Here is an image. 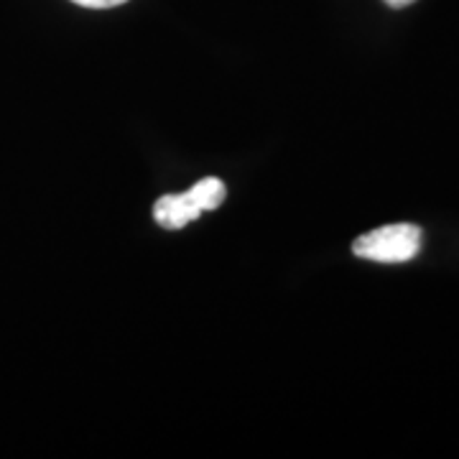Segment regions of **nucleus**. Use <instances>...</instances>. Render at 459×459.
Masks as SVG:
<instances>
[{
	"instance_id": "obj_1",
	"label": "nucleus",
	"mask_w": 459,
	"mask_h": 459,
	"mask_svg": "<svg viewBox=\"0 0 459 459\" xmlns=\"http://www.w3.org/2000/svg\"><path fill=\"white\" fill-rule=\"evenodd\" d=\"M228 197V189L220 179H202L195 184L189 192H181V195H166L156 202L153 207V217L161 228L179 230L189 222L199 220L204 212H212L217 210Z\"/></svg>"
},
{
	"instance_id": "obj_2",
	"label": "nucleus",
	"mask_w": 459,
	"mask_h": 459,
	"mask_svg": "<svg viewBox=\"0 0 459 459\" xmlns=\"http://www.w3.org/2000/svg\"><path fill=\"white\" fill-rule=\"evenodd\" d=\"M419 247H421V230L411 222H398L360 235L352 243V253L376 263H406L416 258Z\"/></svg>"
},
{
	"instance_id": "obj_3",
	"label": "nucleus",
	"mask_w": 459,
	"mask_h": 459,
	"mask_svg": "<svg viewBox=\"0 0 459 459\" xmlns=\"http://www.w3.org/2000/svg\"><path fill=\"white\" fill-rule=\"evenodd\" d=\"M72 3H77V5H82V8H115V5H123V3H128V0H72Z\"/></svg>"
},
{
	"instance_id": "obj_4",
	"label": "nucleus",
	"mask_w": 459,
	"mask_h": 459,
	"mask_svg": "<svg viewBox=\"0 0 459 459\" xmlns=\"http://www.w3.org/2000/svg\"><path fill=\"white\" fill-rule=\"evenodd\" d=\"M385 5H391V8H406L411 3H416V0H383Z\"/></svg>"
}]
</instances>
